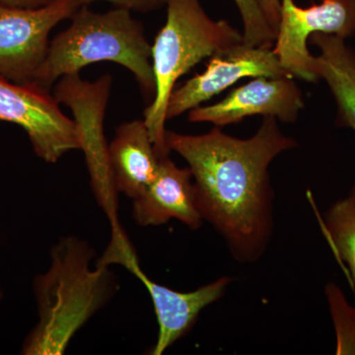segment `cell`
<instances>
[{
  "instance_id": "cell-8",
  "label": "cell",
  "mask_w": 355,
  "mask_h": 355,
  "mask_svg": "<svg viewBox=\"0 0 355 355\" xmlns=\"http://www.w3.org/2000/svg\"><path fill=\"white\" fill-rule=\"evenodd\" d=\"M333 35L343 40L355 35V0H319L309 7L280 0V15L272 50L293 77L317 83L312 70L314 55L308 49L313 35Z\"/></svg>"
},
{
  "instance_id": "cell-2",
  "label": "cell",
  "mask_w": 355,
  "mask_h": 355,
  "mask_svg": "<svg viewBox=\"0 0 355 355\" xmlns=\"http://www.w3.org/2000/svg\"><path fill=\"white\" fill-rule=\"evenodd\" d=\"M95 252L85 240L67 236L51 249V265L34 280L38 322L21 354L62 355L77 331L108 304L116 291L109 266L91 268Z\"/></svg>"
},
{
  "instance_id": "cell-20",
  "label": "cell",
  "mask_w": 355,
  "mask_h": 355,
  "mask_svg": "<svg viewBox=\"0 0 355 355\" xmlns=\"http://www.w3.org/2000/svg\"><path fill=\"white\" fill-rule=\"evenodd\" d=\"M55 0H0V4L2 6L21 7V8H38L48 4Z\"/></svg>"
},
{
  "instance_id": "cell-10",
  "label": "cell",
  "mask_w": 355,
  "mask_h": 355,
  "mask_svg": "<svg viewBox=\"0 0 355 355\" xmlns=\"http://www.w3.org/2000/svg\"><path fill=\"white\" fill-rule=\"evenodd\" d=\"M293 78L254 77L221 101L191 110L189 121L214 123L219 128L253 116H273L284 123H294L304 108V99Z\"/></svg>"
},
{
  "instance_id": "cell-4",
  "label": "cell",
  "mask_w": 355,
  "mask_h": 355,
  "mask_svg": "<svg viewBox=\"0 0 355 355\" xmlns=\"http://www.w3.org/2000/svg\"><path fill=\"white\" fill-rule=\"evenodd\" d=\"M167 18L151 46L155 96L144 121L158 155L166 146L167 107L175 85L205 58L243 43L242 33L225 20H214L200 0H164Z\"/></svg>"
},
{
  "instance_id": "cell-22",
  "label": "cell",
  "mask_w": 355,
  "mask_h": 355,
  "mask_svg": "<svg viewBox=\"0 0 355 355\" xmlns=\"http://www.w3.org/2000/svg\"><path fill=\"white\" fill-rule=\"evenodd\" d=\"M350 197H352L355 200V186H354V189H352V193H350Z\"/></svg>"
},
{
  "instance_id": "cell-11",
  "label": "cell",
  "mask_w": 355,
  "mask_h": 355,
  "mask_svg": "<svg viewBox=\"0 0 355 355\" xmlns=\"http://www.w3.org/2000/svg\"><path fill=\"white\" fill-rule=\"evenodd\" d=\"M116 263L127 268L146 287L158 323V338L151 355H161L197 323L200 312L225 294L232 279L220 277L191 292H180L153 282L144 272L132 246L121 252Z\"/></svg>"
},
{
  "instance_id": "cell-12",
  "label": "cell",
  "mask_w": 355,
  "mask_h": 355,
  "mask_svg": "<svg viewBox=\"0 0 355 355\" xmlns=\"http://www.w3.org/2000/svg\"><path fill=\"white\" fill-rule=\"evenodd\" d=\"M132 218L142 227L161 226L177 219L191 230L202 224L196 202L193 175L162 156L157 174L146 190L132 200Z\"/></svg>"
},
{
  "instance_id": "cell-17",
  "label": "cell",
  "mask_w": 355,
  "mask_h": 355,
  "mask_svg": "<svg viewBox=\"0 0 355 355\" xmlns=\"http://www.w3.org/2000/svg\"><path fill=\"white\" fill-rule=\"evenodd\" d=\"M243 22V41L249 46L273 48L277 32L258 0H234Z\"/></svg>"
},
{
  "instance_id": "cell-1",
  "label": "cell",
  "mask_w": 355,
  "mask_h": 355,
  "mask_svg": "<svg viewBox=\"0 0 355 355\" xmlns=\"http://www.w3.org/2000/svg\"><path fill=\"white\" fill-rule=\"evenodd\" d=\"M165 141L170 153L188 163L198 211L225 239L236 260L261 258L273 229L270 166L297 142L282 132L273 116H263L258 132L247 139L216 127L198 135L167 130Z\"/></svg>"
},
{
  "instance_id": "cell-6",
  "label": "cell",
  "mask_w": 355,
  "mask_h": 355,
  "mask_svg": "<svg viewBox=\"0 0 355 355\" xmlns=\"http://www.w3.org/2000/svg\"><path fill=\"white\" fill-rule=\"evenodd\" d=\"M81 6L80 0H55L38 8L0 4V77L31 83L48 55L51 32Z\"/></svg>"
},
{
  "instance_id": "cell-3",
  "label": "cell",
  "mask_w": 355,
  "mask_h": 355,
  "mask_svg": "<svg viewBox=\"0 0 355 355\" xmlns=\"http://www.w3.org/2000/svg\"><path fill=\"white\" fill-rule=\"evenodd\" d=\"M151 46L142 23L132 11L116 8L105 13L81 6L71 24L51 40L48 55L30 85L51 92L58 79L83 67L112 62L132 72L146 99L155 96Z\"/></svg>"
},
{
  "instance_id": "cell-21",
  "label": "cell",
  "mask_w": 355,
  "mask_h": 355,
  "mask_svg": "<svg viewBox=\"0 0 355 355\" xmlns=\"http://www.w3.org/2000/svg\"><path fill=\"white\" fill-rule=\"evenodd\" d=\"M2 298H3V291H2L1 286H0V302H1Z\"/></svg>"
},
{
  "instance_id": "cell-16",
  "label": "cell",
  "mask_w": 355,
  "mask_h": 355,
  "mask_svg": "<svg viewBox=\"0 0 355 355\" xmlns=\"http://www.w3.org/2000/svg\"><path fill=\"white\" fill-rule=\"evenodd\" d=\"M336 335V354L355 355V307L349 304L336 284L324 289Z\"/></svg>"
},
{
  "instance_id": "cell-14",
  "label": "cell",
  "mask_w": 355,
  "mask_h": 355,
  "mask_svg": "<svg viewBox=\"0 0 355 355\" xmlns=\"http://www.w3.org/2000/svg\"><path fill=\"white\" fill-rule=\"evenodd\" d=\"M345 41L322 33L311 36L310 43L319 51L313 58L312 70L334 96L338 125L355 132V50Z\"/></svg>"
},
{
  "instance_id": "cell-18",
  "label": "cell",
  "mask_w": 355,
  "mask_h": 355,
  "mask_svg": "<svg viewBox=\"0 0 355 355\" xmlns=\"http://www.w3.org/2000/svg\"><path fill=\"white\" fill-rule=\"evenodd\" d=\"M80 1L83 6H87L93 2H108L118 8H125L132 12L139 13L153 12L165 6L164 0H80Z\"/></svg>"
},
{
  "instance_id": "cell-7",
  "label": "cell",
  "mask_w": 355,
  "mask_h": 355,
  "mask_svg": "<svg viewBox=\"0 0 355 355\" xmlns=\"http://www.w3.org/2000/svg\"><path fill=\"white\" fill-rule=\"evenodd\" d=\"M0 121L15 123L27 133L33 150L51 164L81 149L76 121L65 116L51 92L0 77Z\"/></svg>"
},
{
  "instance_id": "cell-5",
  "label": "cell",
  "mask_w": 355,
  "mask_h": 355,
  "mask_svg": "<svg viewBox=\"0 0 355 355\" xmlns=\"http://www.w3.org/2000/svg\"><path fill=\"white\" fill-rule=\"evenodd\" d=\"M113 77L104 74L96 81L84 80L73 73L58 79L53 97L69 107L78 128L81 149L85 155L91 188L96 200L111 222H119V193L114 186L109 165V144L104 133L106 109L111 95Z\"/></svg>"
},
{
  "instance_id": "cell-19",
  "label": "cell",
  "mask_w": 355,
  "mask_h": 355,
  "mask_svg": "<svg viewBox=\"0 0 355 355\" xmlns=\"http://www.w3.org/2000/svg\"><path fill=\"white\" fill-rule=\"evenodd\" d=\"M266 19L277 32L279 22L280 0H258Z\"/></svg>"
},
{
  "instance_id": "cell-15",
  "label": "cell",
  "mask_w": 355,
  "mask_h": 355,
  "mask_svg": "<svg viewBox=\"0 0 355 355\" xmlns=\"http://www.w3.org/2000/svg\"><path fill=\"white\" fill-rule=\"evenodd\" d=\"M326 231L336 253L349 266L355 284V200H338L326 214Z\"/></svg>"
},
{
  "instance_id": "cell-13",
  "label": "cell",
  "mask_w": 355,
  "mask_h": 355,
  "mask_svg": "<svg viewBox=\"0 0 355 355\" xmlns=\"http://www.w3.org/2000/svg\"><path fill=\"white\" fill-rule=\"evenodd\" d=\"M160 156L144 120L121 123L109 144V165L119 193L139 197L157 174Z\"/></svg>"
},
{
  "instance_id": "cell-9",
  "label": "cell",
  "mask_w": 355,
  "mask_h": 355,
  "mask_svg": "<svg viewBox=\"0 0 355 355\" xmlns=\"http://www.w3.org/2000/svg\"><path fill=\"white\" fill-rule=\"evenodd\" d=\"M291 76L272 49L240 43L210 57L207 69L173 90L167 121L202 106L238 81L254 77Z\"/></svg>"
}]
</instances>
